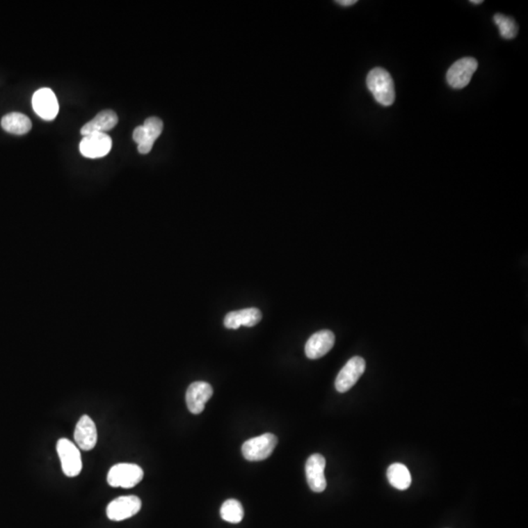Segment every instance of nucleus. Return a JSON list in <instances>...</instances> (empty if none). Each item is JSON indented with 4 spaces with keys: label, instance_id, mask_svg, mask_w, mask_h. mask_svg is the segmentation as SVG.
<instances>
[{
    "label": "nucleus",
    "instance_id": "nucleus-12",
    "mask_svg": "<svg viewBox=\"0 0 528 528\" xmlns=\"http://www.w3.org/2000/svg\"><path fill=\"white\" fill-rule=\"evenodd\" d=\"M335 341H336V337H335L334 333L330 330H322V331L315 333L306 342V356L310 359L323 358L331 351L334 346Z\"/></svg>",
    "mask_w": 528,
    "mask_h": 528
},
{
    "label": "nucleus",
    "instance_id": "nucleus-19",
    "mask_svg": "<svg viewBox=\"0 0 528 528\" xmlns=\"http://www.w3.org/2000/svg\"><path fill=\"white\" fill-rule=\"evenodd\" d=\"M221 518L227 522L239 523L242 522L243 518L242 504L235 499H229L221 506Z\"/></svg>",
    "mask_w": 528,
    "mask_h": 528
},
{
    "label": "nucleus",
    "instance_id": "nucleus-17",
    "mask_svg": "<svg viewBox=\"0 0 528 528\" xmlns=\"http://www.w3.org/2000/svg\"><path fill=\"white\" fill-rule=\"evenodd\" d=\"M387 476L390 483L399 490H406L411 486V474L403 464L395 463L390 465L387 469Z\"/></svg>",
    "mask_w": 528,
    "mask_h": 528
},
{
    "label": "nucleus",
    "instance_id": "nucleus-2",
    "mask_svg": "<svg viewBox=\"0 0 528 528\" xmlns=\"http://www.w3.org/2000/svg\"><path fill=\"white\" fill-rule=\"evenodd\" d=\"M277 443H278V440L276 435L272 433H264L257 438H250L242 446L243 458L250 462L264 461L273 453Z\"/></svg>",
    "mask_w": 528,
    "mask_h": 528
},
{
    "label": "nucleus",
    "instance_id": "nucleus-16",
    "mask_svg": "<svg viewBox=\"0 0 528 528\" xmlns=\"http://www.w3.org/2000/svg\"><path fill=\"white\" fill-rule=\"evenodd\" d=\"M1 127L9 134L23 135L30 131L31 122L26 115L21 113H10L2 118Z\"/></svg>",
    "mask_w": 528,
    "mask_h": 528
},
{
    "label": "nucleus",
    "instance_id": "nucleus-9",
    "mask_svg": "<svg viewBox=\"0 0 528 528\" xmlns=\"http://www.w3.org/2000/svg\"><path fill=\"white\" fill-rule=\"evenodd\" d=\"M326 460L320 454H313L308 458L305 465L306 479L308 486L313 492L321 493L327 487L325 477Z\"/></svg>",
    "mask_w": 528,
    "mask_h": 528
},
{
    "label": "nucleus",
    "instance_id": "nucleus-11",
    "mask_svg": "<svg viewBox=\"0 0 528 528\" xmlns=\"http://www.w3.org/2000/svg\"><path fill=\"white\" fill-rule=\"evenodd\" d=\"M214 394L213 387L206 382L191 383L186 392V404L188 410L192 414H201L206 403Z\"/></svg>",
    "mask_w": 528,
    "mask_h": 528
},
{
    "label": "nucleus",
    "instance_id": "nucleus-13",
    "mask_svg": "<svg viewBox=\"0 0 528 528\" xmlns=\"http://www.w3.org/2000/svg\"><path fill=\"white\" fill-rule=\"evenodd\" d=\"M74 440L79 447L83 451H90L95 447L97 442V430L90 417L83 415L74 430Z\"/></svg>",
    "mask_w": 528,
    "mask_h": 528
},
{
    "label": "nucleus",
    "instance_id": "nucleus-7",
    "mask_svg": "<svg viewBox=\"0 0 528 528\" xmlns=\"http://www.w3.org/2000/svg\"><path fill=\"white\" fill-rule=\"evenodd\" d=\"M112 139L106 134H91L83 136L79 150L81 155L89 159L102 158L112 149Z\"/></svg>",
    "mask_w": 528,
    "mask_h": 528
},
{
    "label": "nucleus",
    "instance_id": "nucleus-5",
    "mask_svg": "<svg viewBox=\"0 0 528 528\" xmlns=\"http://www.w3.org/2000/svg\"><path fill=\"white\" fill-rule=\"evenodd\" d=\"M477 67L479 63L474 58L466 57L458 60L450 67L446 74L448 84L454 89L466 88L471 81L472 74L476 73Z\"/></svg>",
    "mask_w": 528,
    "mask_h": 528
},
{
    "label": "nucleus",
    "instance_id": "nucleus-23",
    "mask_svg": "<svg viewBox=\"0 0 528 528\" xmlns=\"http://www.w3.org/2000/svg\"><path fill=\"white\" fill-rule=\"evenodd\" d=\"M482 2H483L482 0H476V1H474V0H471V3L472 4H481Z\"/></svg>",
    "mask_w": 528,
    "mask_h": 528
},
{
    "label": "nucleus",
    "instance_id": "nucleus-8",
    "mask_svg": "<svg viewBox=\"0 0 528 528\" xmlns=\"http://www.w3.org/2000/svg\"><path fill=\"white\" fill-rule=\"evenodd\" d=\"M141 506V500L136 496H122L108 505L107 515L113 522H122L136 515Z\"/></svg>",
    "mask_w": 528,
    "mask_h": 528
},
{
    "label": "nucleus",
    "instance_id": "nucleus-20",
    "mask_svg": "<svg viewBox=\"0 0 528 528\" xmlns=\"http://www.w3.org/2000/svg\"><path fill=\"white\" fill-rule=\"evenodd\" d=\"M494 22L498 26L501 37L505 40H513L517 37L518 26L513 18L498 13L494 16Z\"/></svg>",
    "mask_w": 528,
    "mask_h": 528
},
{
    "label": "nucleus",
    "instance_id": "nucleus-4",
    "mask_svg": "<svg viewBox=\"0 0 528 528\" xmlns=\"http://www.w3.org/2000/svg\"><path fill=\"white\" fill-rule=\"evenodd\" d=\"M57 453L61 460L62 470L65 476H79L83 469L81 453L76 445L67 438H61L57 442Z\"/></svg>",
    "mask_w": 528,
    "mask_h": 528
},
{
    "label": "nucleus",
    "instance_id": "nucleus-1",
    "mask_svg": "<svg viewBox=\"0 0 528 528\" xmlns=\"http://www.w3.org/2000/svg\"><path fill=\"white\" fill-rule=\"evenodd\" d=\"M367 86L374 98L381 105L392 106L395 100L394 79L389 72L382 67H375L367 76Z\"/></svg>",
    "mask_w": 528,
    "mask_h": 528
},
{
    "label": "nucleus",
    "instance_id": "nucleus-18",
    "mask_svg": "<svg viewBox=\"0 0 528 528\" xmlns=\"http://www.w3.org/2000/svg\"><path fill=\"white\" fill-rule=\"evenodd\" d=\"M143 127L146 129L147 140L144 143L138 145V151L140 154H148L149 152L153 148L154 142L158 139L160 136L161 131H163V122L159 118L151 117L147 119L144 122Z\"/></svg>",
    "mask_w": 528,
    "mask_h": 528
},
{
    "label": "nucleus",
    "instance_id": "nucleus-10",
    "mask_svg": "<svg viewBox=\"0 0 528 528\" xmlns=\"http://www.w3.org/2000/svg\"><path fill=\"white\" fill-rule=\"evenodd\" d=\"M33 107L35 112L45 120H54L59 112L56 96L49 88L38 89L33 94Z\"/></svg>",
    "mask_w": 528,
    "mask_h": 528
},
{
    "label": "nucleus",
    "instance_id": "nucleus-6",
    "mask_svg": "<svg viewBox=\"0 0 528 528\" xmlns=\"http://www.w3.org/2000/svg\"><path fill=\"white\" fill-rule=\"evenodd\" d=\"M365 360L360 356L349 359L337 376L335 387L337 392L341 394L349 392L365 372Z\"/></svg>",
    "mask_w": 528,
    "mask_h": 528
},
{
    "label": "nucleus",
    "instance_id": "nucleus-22",
    "mask_svg": "<svg viewBox=\"0 0 528 528\" xmlns=\"http://www.w3.org/2000/svg\"><path fill=\"white\" fill-rule=\"evenodd\" d=\"M356 0H339L337 1V4L342 6H351L356 3Z\"/></svg>",
    "mask_w": 528,
    "mask_h": 528
},
{
    "label": "nucleus",
    "instance_id": "nucleus-15",
    "mask_svg": "<svg viewBox=\"0 0 528 528\" xmlns=\"http://www.w3.org/2000/svg\"><path fill=\"white\" fill-rule=\"evenodd\" d=\"M118 122H119V118L114 111H102L90 122L81 127V134L83 136L91 134H106V131L114 129Z\"/></svg>",
    "mask_w": 528,
    "mask_h": 528
},
{
    "label": "nucleus",
    "instance_id": "nucleus-3",
    "mask_svg": "<svg viewBox=\"0 0 528 528\" xmlns=\"http://www.w3.org/2000/svg\"><path fill=\"white\" fill-rule=\"evenodd\" d=\"M143 470L135 464H118L111 467L108 483L112 487L132 488L143 479Z\"/></svg>",
    "mask_w": 528,
    "mask_h": 528
},
{
    "label": "nucleus",
    "instance_id": "nucleus-21",
    "mask_svg": "<svg viewBox=\"0 0 528 528\" xmlns=\"http://www.w3.org/2000/svg\"><path fill=\"white\" fill-rule=\"evenodd\" d=\"M132 136H134V141L136 142L138 145L146 142L147 136L145 127H144L143 125L137 127L136 129H134V135H132Z\"/></svg>",
    "mask_w": 528,
    "mask_h": 528
},
{
    "label": "nucleus",
    "instance_id": "nucleus-14",
    "mask_svg": "<svg viewBox=\"0 0 528 528\" xmlns=\"http://www.w3.org/2000/svg\"><path fill=\"white\" fill-rule=\"evenodd\" d=\"M262 314L255 307L231 311L224 317V326L227 329L237 330L241 326L254 327L262 320Z\"/></svg>",
    "mask_w": 528,
    "mask_h": 528
}]
</instances>
